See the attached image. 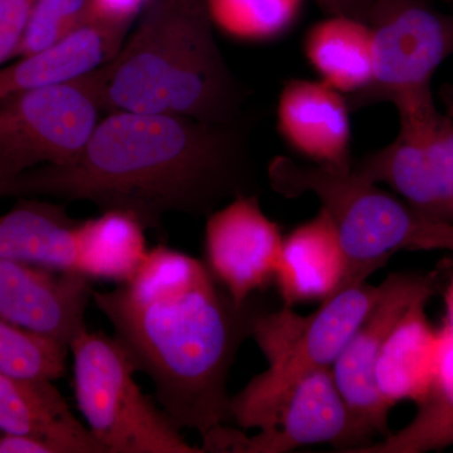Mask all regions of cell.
<instances>
[{
    "label": "cell",
    "instance_id": "28",
    "mask_svg": "<svg viewBox=\"0 0 453 453\" xmlns=\"http://www.w3.org/2000/svg\"><path fill=\"white\" fill-rule=\"evenodd\" d=\"M329 16H345L368 25L369 16L377 0H316Z\"/></svg>",
    "mask_w": 453,
    "mask_h": 453
},
{
    "label": "cell",
    "instance_id": "23",
    "mask_svg": "<svg viewBox=\"0 0 453 453\" xmlns=\"http://www.w3.org/2000/svg\"><path fill=\"white\" fill-rule=\"evenodd\" d=\"M211 25L241 41L275 40L300 16L303 0H205Z\"/></svg>",
    "mask_w": 453,
    "mask_h": 453
},
{
    "label": "cell",
    "instance_id": "18",
    "mask_svg": "<svg viewBox=\"0 0 453 453\" xmlns=\"http://www.w3.org/2000/svg\"><path fill=\"white\" fill-rule=\"evenodd\" d=\"M429 299L417 301L390 333L375 365L377 388L389 407L403 401L418 404L436 381L443 329L428 321Z\"/></svg>",
    "mask_w": 453,
    "mask_h": 453
},
{
    "label": "cell",
    "instance_id": "13",
    "mask_svg": "<svg viewBox=\"0 0 453 453\" xmlns=\"http://www.w3.org/2000/svg\"><path fill=\"white\" fill-rule=\"evenodd\" d=\"M92 294L81 273L0 259V319L65 347L88 327Z\"/></svg>",
    "mask_w": 453,
    "mask_h": 453
},
{
    "label": "cell",
    "instance_id": "26",
    "mask_svg": "<svg viewBox=\"0 0 453 453\" xmlns=\"http://www.w3.org/2000/svg\"><path fill=\"white\" fill-rule=\"evenodd\" d=\"M37 0H0V68L14 58Z\"/></svg>",
    "mask_w": 453,
    "mask_h": 453
},
{
    "label": "cell",
    "instance_id": "1",
    "mask_svg": "<svg viewBox=\"0 0 453 453\" xmlns=\"http://www.w3.org/2000/svg\"><path fill=\"white\" fill-rule=\"evenodd\" d=\"M241 119L109 112L70 165H42L0 181V198L50 196L133 214L160 232L168 213L208 217L225 201L258 195Z\"/></svg>",
    "mask_w": 453,
    "mask_h": 453
},
{
    "label": "cell",
    "instance_id": "16",
    "mask_svg": "<svg viewBox=\"0 0 453 453\" xmlns=\"http://www.w3.org/2000/svg\"><path fill=\"white\" fill-rule=\"evenodd\" d=\"M0 432L42 441L56 453H105L52 380L0 372Z\"/></svg>",
    "mask_w": 453,
    "mask_h": 453
},
{
    "label": "cell",
    "instance_id": "4",
    "mask_svg": "<svg viewBox=\"0 0 453 453\" xmlns=\"http://www.w3.org/2000/svg\"><path fill=\"white\" fill-rule=\"evenodd\" d=\"M380 291V285L354 282L310 315L297 314L286 305L275 312L261 310L253 320L251 338L268 368L231 396L229 418L242 429L267 427L297 380L316 369L332 368Z\"/></svg>",
    "mask_w": 453,
    "mask_h": 453
},
{
    "label": "cell",
    "instance_id": "21",
    "mask_svg": "<svg viewBox=\"0 0 453 453\" xmlns=\"http://www.w3.org/2000/svg\"><path fill=\"white\" fill-rule=\"evenodd\" d=\"M303 52L320 81L344 96L357 94L372 81V33L362 20L330 16L316 23L303 41Z\"/></svg>",
    "mask_w": 453,
    "mask_h": 453
},
{
    "label": "cell",
    "instance_id": "12",
    "mask_svg": "<svg viewBox=\"0 0 453 453\" xmlns=\"http://www.w3.org/2000/svg\"><path fill=\"white\" fill-rule=\"evenodd\" d=\"M371 437L340 392L332 368H321L291 387L270 425L244 438L242 452L285 453L329 443L339 452L350 453L369 445Z\"/></svg>",
    "mask_w": 453,
    "mask_h": 453
},
{
    "label": "cell",
    "instance_id": "32",
    "mask_svg": "<svg viewBox=\"0 0 453 453\" xmlns=\"http://www.w3.org/2000/svg\"><path fill=\"white\" fill-rule=\"evenodd\" d=\"M177 2L183 3V4L193 5V7H201L205 5V0H177Z\"/></svg>",
    "mask_w": 453,
    "mask_h": 453
},
{
    "label": "cell",
    "instance_id": "24",
    "mask_svg": "<svg viewBox=\"0 0 453 453\" xmlns=\"http://www.w3.org/2000/svg\"><path fill=\"white\" fill-rule=\"evenodd\" d=\"M70 349L0 319V372L27 380L64 377Z\"/></svg>",
    "mask_w": 453,
    "mask_h": 453
},
{
    "label": "cell",
    "instance_id": "29",
    "mask_svg": "<svg viewBox=\"0 0 453 453\" xmlns=\"http://www.w3.org/2000/svg\"><path fill=\"white\" fill-rule=\"evenodd\" d=\"M443 250L453 252V223L434 222L429 223L426 234L425 251Z\"/></svg>",
    "mask_w": 453,
    "mask_h": 453
},
{
    "label": "cell",
    "instance_id": "27",
    "mask_svg": "<svg viewBox=\"0 0 453 453\" xmlns=\"http://www.w3.org/2000/svg\"><path fill=\"white\" fill-rule=\"evenodd\" d=\"M150 0H91V19L130 28Z\"/></svg>",
    "mask_w": 453,
    "mask_h": 453
},
{
    "label": "cell",
    "instance_id": "19",
    "mask_svg": "<svg viewBox=\"0 0 453 453\" xmlns=\"http://www.w3.org/2000/svg\"><path fill=\"white\" fill-rule=\"evenodd\" d=\"M79 222L68 216L64 205L19 198L0 216V259L74 271V229Z\"/></svg>",
    "mask_w": 453,
    "mask_h": 453
},
{
    "label": "cell",
    "instance_id": "34",
    "mask_svg": "<svg viewBox=\"0 0 453 453\" xmlns=\"http://www.w3.org/2000/svg\"><path fill=\"white\" fill-rule=\"evenodd\" d=\"M447 2H453V0H447Z\"/></svg>",
    "mask_w": 453,
    "mask_h": 453
},
{
    "label": "cell",
    "instance_id": "33",
    "mask_svg": "<svg viewBox=\"0 0 453 453\" xmlns=\"http://www.w3.org/2000/svg\"><path fill=\"white\" fill-rule=\"evenodd\" d=\"M3 434L0 432V453H2Z\"/></svg>",
    "mask_w": 453,
    "mask_h": 453
},
{
    "label": "cell",
    "instance_id": "10",
    "mask_svg": "<svg viewBox=\"0 0 453 453\" xmlns=\"http://www.w3.org/2000/svg\"><path fill=\"white\" fill-rule=\"evenodd\" d=\"M440 288L432 273H390L380 283V296L357 327L332 366L334 378L351 412L372 434L389 436V411L375 384L374 371L381 349L398 321L417 301L431 299Z\"/></svg>",
    "mask_w": 453,
    "mask_h": 453
},
{
    "label": "cell",
    "instance_id": "17",
    "mask_svg": "<svg viewBox=\"0 0 453 453\" xmlns=\"http://www.w3.org/2000/svg\"><path fill=\"white\" fill-rule=\"evenodd\" d=\"M129 28L89 19L56 43L0 68V97L76 81L120 52Z\"/></svg>",
    "mask_w": 453,
    "mask_h": 453
},
{
    "label": "cell",
    "instance_id": "5",
    "mask_svg": "<svg viewBox=\"0 0 453 453\" xmlns=\"http://www.w3.org/2000/svg\"><path fill=\"white\" fill-rule=\"evenodd\" d=\"M267 178L271 188L285 198L311 193L320 201L347 255L348 285L366 281L395 252L421 250L429 219L353 169L301 165L280 155L268 164Z\"/></svg>",
    "mask_w": 453,
    "mask_h": 453
},
{
    "label": "cell",
    "instance_id": "2",
    "mask_svg": "<svg viewBox=\"0 0 453 453\" xmlns=\"http://www.w3.org/2000/svg\"><path fill=\"white\" fill-rule=\"evenodd\" d=\"M178 428L210 436L229 418L226 380L261 311L237 306L204 262L159 244L135 275L92 294Z\"/></svg>",
    "mask_w": 453,
    "mask_h": 453
},
{
    "label": "cell",
    "instance_id": "20",
    "mask_svg": "<svg viewBox=\"0 0 453 453\" xmlns=\"http://www.w3.org/2000/svg\"><path fill=\"white\" fill-rule=\"evenodd\" d=\"M144 226L133 214L104 211L74 229V271L89 280L127 282L144 261Z\"/></svg>",
    "mask_w": 453,
    "mask_h": 453
},
{
    "label": "cell",
    "instance_id": "11",
    "mask_svg": "<svg viewBox=\"0 0 453 453\" xmlns=\"http://www.w3.org/2000/svg\"><path fill=\"white\" fill-rule=\"evenodd\" d=\"M282 241L259 196H238L207 217L204 264L235 305L243 306L275 279Z\"/></svg>",
    "mask_w": 453,
    "mask_h": 453
},
{
    "label": "cell",
    "instance_id": "3",
    "mask_svg": "<svg viewBox=\"0 0 453 453\" xmlns=\"http://www.w3.org/2000/svg\"><path fill=\"white\" fill-rule=\"evenodd\" d=\"M104 111L183 116L226 124L246 98L219 49L207 7L150 0L138 28L97 68Z\"/></svg>",
    "mask_w": 453,
    "mask_h": 453
},
{
    "label": "cell",
    "instance_id": "6",
    "mask_svg": "<svg viewBox=\"0 0 453 453\" xmlns=\"http://www.w3.org/2000/svg\"><path fill=\"white\" fill-rule=\"evenodd\" d=\"M77 407L105 453H203L142 393L133 357L116 336L86 327L71 342Z\"/></svg>",
    "mask_w": 453,
    "mask_h": 453
},
{
    "label": "cell",
    "instance_id": "30",
    "mask_svg": "<svg viewBox=\"0 0 453 453\" xmlns=\"http://www.w3.org/2000/svg\"><path fill=\"white\" fill-rule=\"evenodd\" d=\"M445 303L447 310L445 326L453 334V279L447 288Z\"/></svg>",
    "mask_w": 453,
    "mask_h": 453
},
{
    "label": "cell",
    "instance_id": "31",
    "mask_svg": "<svg viewBox=\"0 0 453 453\" xmlns=\"http://www.w3.org/2000/svg\"><path fill=\"white\" fill-rule=\"evenodd\" d=\"M442 97L445 100L447 115L451 116L453 119V88L447 86V88H443Z\"/></svg>",
    "mask_w": 453,
    "mask_h": 453
},
{
    "label": "cell",
    "instance_id": "8",
    "mask_svg": "<svg viewBox=\"0 0 453 453\" xmlns=\"http://www.w3.org/2000/svg\"><path fill=\"white\" fill-rule=\"evenodd\" d=\"M372 77L365 88L347 96L349 109L389 103L396 106L431 94V80L453 56V14L425 0H377L368 20Z\"/></svg>",
    "mask_w": 453,
    "mask_h": 453
},
{
    "label": "cell",
    "instance_id": "14",
    "mask_svg": "<svg viewBox=\"0 0 453 453\" xmlns=\"http://www.w3.org/2000/svg\"><path fill=\"white\" fill-rule=\"evenodd\" d=\"M347 97L323 81L291 80L277 105V129L296 153L316 165L351 170Z\"/></svg>",
    "mask_w": 453,
    "mask_h": 453
},
{
    "label": "cell",
    "instance_id": "25",
    "mask_svg": "<svg viewBox=\"0 0 453 453\" xmlns=\"http://www.w3.org/2000/svg\"><path fill=\"white\" fill-rule=\"evenodd\" d=\"M89 19L91 0H37L14 58L46 49Z\"/></svg>",
    "mask_w": 453,
    "mask_h": 453
},
{
    "label": "cell",
    "instance_id": "7",
    "mask_svg": "<svg viewBox=\"0 0 453 453\" xmlns=\"http://www.w3.org/2000/svg\"><path fill=\"white\" fill-rule=\"evenodd\" d=\"M96 73L0 97V181L73 164L103 119Z\"/></svg>",
    "mask_w": 453,
    "mask_h": 453
},
{
    "label": "cell",
    "instance_id": "22",
    "mask_svg": "<svg viewBox=\"0 0 453 453\" xmlns=\"http://www.w3.org/2000/svg\"><path fill=\"white\" fill-rule=\"evenodd\" d=\"M443 344L436 381L417 404L412 421L380 442L350 453H425L453 445V334L442 326Z\"/></svg>",
    "mask_w": 453,
    "mask_h": 453
},
{
    "label": "cell",
    "instance_id": "9",
    "mask_svg": "<svg viewBox=\"0 0 453 453\" xmlns=\"http://www.w3.org/2000/svg\"><path fill=\"white\" fill-rule=\"evenodd\" d=\"M396 111V138L351 169L388 184L423 219L453 223V119L437 109L432 94L405 101Z\"/></svg>",
    "mask_w": 453,
    "mask_h": 453
},
{
    "label": "cell",
    "instance_id": "15",
    "mask_svg": "<svg viewBox=\"0 0 453 453\" xmlns=\"http://www.w3.org/2000/svg\"><path fill=\"white\" fill-rule=\"evenodd\" d=\"M349 264L324 210L283 238L275 281L286 306L329 299L348 285Z\"/></svg>",
    "mask_w": 453,
    "mask_h": 453
}]
</instances>
